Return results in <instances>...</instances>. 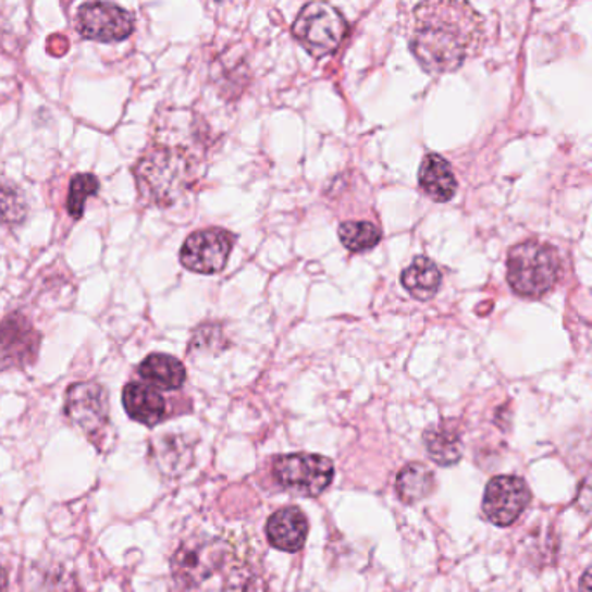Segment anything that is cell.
<instances>
[{
  "label": "cell",
  "mask_w": 592,
  "mask_h": 592,
  "mask_svg": "<svg viewBox=\"0 0 592 592\" xmlns=\"http://www.w3.org/2000/svg\"><path fill=\"white\" fill-rule=\"evenodd\" d=\"M226 558V547L220 541H188L172 556V577L177 588L192 591L211 579Z\"/></svg>",
  "instance_id": "6"
},
{
  "label": "cell",
  "mask_w": 592,
  "mask_h": 592,
  "mask_svg": "<svg viewBox=\"0 0 592 592\" xmlns=\"http://www.w3.org/2000/svg\"><path fill=\"white\" fill-rule=\"evenodd\" d=\"M436 481L433 471L424 464H407L396 478V492L402 503L417 504L433 494Z\"/></svg>",
  "instance_id": "18"
},
{
  "label": "cell",
  "mask_w": 592,
  "mask_h": 592,
  "mask_svg": "<svg viewBox=\"0 0 592 592\" xmlns=\"http://www.w3.org/2000/svg\"><path fill=\"white\" fill-rule=\"evenodd\" d=\"M402 284L410 296L419 300H430L436 296L442 285V271L430 258H416L402 273Z\"/></svg>",
  "instance_id": "17"
},
{
  "label": "cell",
  "mask_w": 592,
  "mask_h": 592,
  "mask_svg": "<svg viewBox=\"0 0 592 592\" xmlns=\"http://www.w3.org/2000/svg\"><path fill=\"white\" fill-rule=\"evenodd\" d=\"M271 471L280 485L303 497H317L334 480V462L317 454L280 455Z\"/></svg>",
  "instance_id": "5"
},
{
  "label": "cell",
  "mask_w": 592,
  "mask_h": 592,
  "mask_svg": "<svg viewBox=\"0 0 592 592\" xmlns=\"http://www.w3.org/2000/svg\"><path fill=\"white\" fill-rule=\"evenodd\" d=\"M99 192V181L95 174H77L70 181L66 209L74 220H81L86 211V202Z\"/></svg>",
  "instance_id": "22"
},
{
  "label": "cell",
  "mask_w": 592,
  "mask_h": 592,
  "mask_svg": "<svg viewBox=\"0 0 592 592\" xmlns=\"http://www.w3.org/2000/svg\"><path fill=\"white\" fill-rule=\"evenodd\" d=\"M483 20L466 2H424L414 11L410 49L431 74L455 72L480 49Z\"/></svg>",
  "instance_id": "1"
},
{
  "label": "cell",
  "mask_w": 592,
  "mask_h": 592,
  "mask_svg": "<svg viewBox=\"0 0 592 592\" xmlns=\"http://www.w3.org/2000/svg\"><path fill=\"white\" fill-rule=\"evenodd\" d=\"M233 244L235 238L223 227L198 230L181 247V264L200 275H214L226 267Z\"/></svg>",
  "instance_id": "7"
},
{
  "label": "cell",
  "mask_w": 592,
  "mask_h": 592,
  "mask_svg": "<svg viewBox=\"0 0 592 592\" xmlns=\"http://www.w3.org/2000/svg\"><path fill=\"white\" fill-rule=\"evenodd\" d=\"M77 30L98 42H121L134 32V16L127 9L110 2H87L77 11Z\"/></svg>",
  "instance_id": "10"
},
{
  "label": "cell",
  "mask_w": 592,
  "mask_h": 592,
  "mask_svg": "<svg viewBox=\"0 0 592 592\" xmlns=\"http://www.w3.org/2000/svg\"><path fill=\"white\" fill-rule=\"evenodd\" d=\"M308 532V518L297 507H282L268 519V541L275 550L285 553H297L303 550Z\"/></svg>",
  "instance_id": "13"
},
{
  "label": "cell",
  "mask_w": 592,
  "mask_h": 592,
  "mask_svg": "<svg viewBox=\"0 0 592 592\" xmlns=\"http://www.w3.org/2000/svg\"><path fill=\"white\" fill-rule=\"evenodd\" d=\"M580 584H582V592H591V570H585L584 576H582V580H580Z\"/></svg>",
  "instance_id": "24"
},
{
  "label": "cell",
  "mask_w": 592,
  "mask_h": 592,
  "mask_svg": "<svg viewBox=\"0 0 592 592\" xmlns=\"http://www.w3.org/2000/svg\"><path fill=\"white\" fill-rule=\"evenodd\" d=\"M224 346H226V343H224L223 331L215 323H206V325L198 326L194 340L189 343L192 351H215V349H224Z\"/></svg>",
  "instance_id": "23"
},
{
  "label": "cell",
  "mask_w": 592,
  "mask_h": 592,
  "mask_svg": "<svg viewBox=\"0 0 592 592\" xmlns=\"http://www.w3.org/2000/svg\"><path fill=\"white\" fill-rule=\"evenodd\" d=\"M530 498L532 494L523 478L503 474L490 480L481 507L495 527H509L523 515Z\"/></svg>",
  "instance_id": "11"
},
{
  "label": "cell",
  "mask_w": 592,
  "mask_h": 592,
  "mask_svg": "<svg viewBox=\"0 0 592 592\" xmlns=\"http://www.w3.org/2000/svg\"><path fill=\"white\" fill-rule=\"evenodd\" d=\"M424 445L428 455L439 466H454L462 457V440L457 431L451 428H433L425 431Z\"/></svg>",
  "instance_id": "19"
},
{
  "label": "cell",
  "mask_w": 592,
  "mask_h": 592,
  "mask_svg": "<svg viewBox=\"0 0 592 592\" xmlns=\"http://www.w3.org/2000/svg\"><path fill=\"white\" fill-rule=\"evenodd\" d=\"M194 459V443L183 434H160L150 442L151 464L163 478L183 477Z\"/></svg>",
  "instance_id": "12"
},
{
  "label": "cell",
  "mask_w": 592,
  "mask_h": 592,
  "mask_svg": "<svg viewBox=\"0 0 592 592\" xmlns=\"http://www.w3.org/2000/svg\"><path fill=\"white\" fill-rule=\"evenodd\" d=\"M42 335L22 313L0 320V370L26 369L39 357Z\"/></svg>",
  "instance_id": "9"
},
{
  "label": "cell",
  "mask_w": 592,
  "mask_h": 592,
  "mask_svg": "<svg viewBox=\"0 0 592 592\" xmlns=\"http://www.w3.org/2000/svg\"><path fill=\"white\" fill-rule=\"evenodd\" d=\"M141 197L155 206L169 207L192 186L194 159L185 150L155 145L134 168Z\"/></svg>",
  "instance_id": "2"
},
{
  "label": "cell",
  "mask_w": 592,
  "mask_h": 592,
  "mask_svg": "<svg viewBox=\"0 0 592 592\" xmlns=\"http://www.w3.org/2000/svg\"><path fill=\"white\" fill-rule=\"evenodd\" d=\"M122 404L133 421L148 428L159 424L168 412L163 396L145 382H130L122 391Z\"/></svg>",
  "instance_id": "14"
},
{
  "label": "cell",
  "mask_w": 592,
  "mask_h": 592,
  "mask_svg": "<svg viewBox=\"0 0 592 592\" xmlns=\"http://www.w3.org/2000/svg\"><path fill=\"white\" fill-rule=\"evenodd\" d=\"M381 230L370 221H344L340 226V238L351 252H366L381 242Z\"/></svg>",
  "instance_id": "20"
},
{
  "label": "cell",
  "mask_w": 592,
  "mask_h": 592,
  "mask_svg": "<svg viewBox=\"0 0 592 592\" xmlns=\"http://www.w3.org/2000/svg\"><path fill=\"white\" fill-rule=\"evenodd\" d=\"M297 42L311 54L320 58L331 57L348 34V22L340 9L326 2H311L300 9L293 26Z\"/></svg>",
  "instance_id": "4"
},
{
  "label": "cell",
  "mask_w": 592,
  "mask_h": 592,
  "mask_svg": "<svg viewBox=\"0 0 592 592\" xmlns=\"http://www.w3.org/2000/svg\"><path fill=\"white\" fill-rule=\"evenodd\" d=\"M562 261L550 244L528 240L507 254V282L518 296L539 297L558 282Z\"/></svg>",
  "instance_id": "3"
},
{
  "label": "cell",
  "mask_w": 592,
  "mask_h": 592,
  "mask_svg": "<svg viewBox=\"0 0 592 592\" xmlns=\"http://www.w3.org/2000/svg\"><path fill=\"white\" fill-rule=\"evenodd\" d=\"M28 215V200L20 186L9 180H0V224L16 226Z\"/></svg>",
  "instance_id": "21"
},
{
  "label": "cell",
  "mask_w": 592,
  "mask_h": 592,
  "mask_svg": "<svg viewBox=\"0 0 592 592\" xmlns=\"http://www.w3.org/2000/svg\"><path fill=\"white\" fill-rule=\"evenodd\" d=\"M65 416L87 436H96L110 421L108 393L98 382H75L66 390Z\"/></svg>",
  "instance_id": "8"
},
{
  "label": "cell",
  "mask_w": 592,
  "mask_h": 592,
  "mask_svg": "<svg viewBox=\"0 0 592 592\" xmlns=\"http://www.w3.org/2000/svg\"><path fill=\"white\" fill-rule=\"evenodd\" d=\"M419 185L434 202H451L457 194V180L451 163L436 153L425 155L419 169Z\"/></svg>",
  "instance_id": "15"
},
{
  "label": "cell",
  "mask_w": 592,
  "mask_h": 592,
  "mask_svg": "<svg viewBox=\"0 0 592 592\" xmlns=\"http://www.w3.org/2000/svg\"><path fill=\"white\" fill-rule=\"evenodd\" d=\"M143 381L163 391H176L186 381V369L177 358L165 353H151L138 369Z\"/></svg>",
  "instance_id": "16"
},
{
  "label": "cell",
  "mask_w": 592,
  "mask_h": 592,
  "mask_svg": "<svg viewBox=\"0 0 592 592\" xmlns=\"http://www.w3.org/2000/svg\"><path fill=\"white\" fill-rule=\"evenodd\" d=\"M8 589V571L0 565V592H5Z\"/></svg>",
  "instance_id": "25"
}]
</instances>
